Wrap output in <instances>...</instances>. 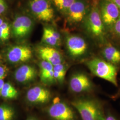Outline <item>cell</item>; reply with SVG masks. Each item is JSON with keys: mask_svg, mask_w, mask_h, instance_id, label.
Wrapping results in <instances>:
<instances>
[{"mask_svg": "<svg viewBox=\"0 0 120 120\" xmlns=\"http://www.w3.org/2000/svg\"><path fill=\"white\" fill-rule=\"evenodd\" d=\"M100 0H91L90 10L82 27L86 35L94 43L98 49L109 40L100 17L99 2Z\"/></svg>", "mask_w": 120, "mask_h": 120, "instance_id": "cell-1", "label": "cell"}, {"mask_svg": "<svg viewBox=\"0 0 120 120\" xmlns=\"http://www.w3.org/2000/svg\"><path fill=\"white\" fill-rule=\"evenodd\" d=\"M71 104L79 113L82 120H105V103L96 95L77 98Z\"/></svg>", "mask_w": 120, "mask_h": 120, "instance_id": "cell-2", "label": "cell"}, {"mask_svg": "<svg viewBox=\"0 0 120 120\" xmlns=\"http://www.w3.org/2000/svg\"><path fill=\"white\" fill-rule=\"evenodd\" d=\"M66 49L69 57L74 60H84V62L96 53L98 48L88 37L79 35L69 34L65 38Z\"/></svg>", "mask_w": 120, "mask_h": 120, "instance_id": "cell-3", "label": "cell"}, {"mask_svg": "<svg viewBox=\"0 0 120 120\" xmlns=\"http://www.w3.org/2000/svg\"><path fill=\"white\" fill-rule=\"evenodd\" d=\"M91 74L111 83L116 87L118 84L117 76L120 68L104 60L97 54L84 62Z\"/></svg>", "mask_w": 120, "mask_h": 120, "instance_id": "cell-4", "label": "cell"}, {"mask_svg": "<svg viewBox=\"0 0 120 120\" xmlns=\"http://www.w3.org/2000/svg\"><path fill=\"white\" fill-rule=\"evenodd\" d=\"M69 90L77 94L96 95L99 87L93 82L90 76L85 72L78 71L73 73L69 81Z\"/></svg>", "mask_w": 120, "mask_h": 120, "instance_id": "cell-5", "label": "cell"}, {"mask_svg": "<svg viewBox=\"0 0 120 120\" xmlns=\"http://www.w3.org/2000/svg\"><path fill=\"white\" fill-rule=\"evenodd\" d=\"M90 7L91 2L86 0H75L65 15L68 23L71 26H82Z\"/></svg>", "mask_w": 120, "mask_h": 120, "instance_id": "cell-6", "label": "cell"}, {"mask_svg": "<svg viewBox=\"0 0 120 120\" xmlns=\"http://www.w3.org/2000/svg\"><path fill=\"white\" fill-rule=\"evenodd\" d=\"M99 9L100 17L109 36L120 16V10L116 4L109 0H100Z\"/></svg>", "mask_w": 120, "mask_h": 120, "instance_id": "cell-7", "label": "cell"}, {"mask_svg": "<svg viewBox=\"0 0 120 120\" xmlns=\"http://www.w3.org/2000/svg\"><path fill=\"white\" fill-rule=\"evenodd\" d=\"M49 116L55 120H76V116L73 108L68 104L56 98L48 109Z\"/></svg>", "mask_w": 120, "mask_h": 120, "instance_id": "cell-8", "label": "cell"}, {"mask_svg": "<svg viewBox=\"0 0 120 120\" xmlns=\"http://www.w3.org/2000/svg\"><path fill=\"white\" fill-rule=\"evenodd\" d=\"M29 6L31 12L39 21L50 22L54 17V10L49 0H30Z\"/></svg>", "mask_w": 120, "mask_h": 120, "instance_id": "cell-9", "label": "cell"}, {"mask_svg": "<svg viewBox=\"0 0 120 120\" xmlns=\"http://www.w3.org/2000/svg\"><path fill=\"white\" fill-rule=\"evenodd\" d=\"M104 60L120 69V45L109 40L101 47L98 53Z\"/></svg>", "mask_w": 120, "mask_h": 120, "instance_id": "cell-10", "label": "cell"}, {"mask_svg": "<svg viewBox=\"0 0 120 120\" xmlns=\"http://www.w3.org/2000/svg\"><path fill=\"white\" fill-rule=\"evenodd\" d=\"M34 22L30 17L21 15L16 17L13 22L12 33L16 38H25L32 30Z\"/></svg>", "mask_w": 120, "mask_h": 120, "instance_id": "cell-11", "label": "cell"}, {"mask_svg": "<svg viewBox=\"0 0 120 120\" xmlns=\"http://www.w3.org/2000/svg\"><path fill=\"white\" fill-rule=\"evenodd\" d=\"M33 56L32 51L30 47L24 45H15L10 48L7 52L6 57L12 63L25 62L30 60Z\"/></svg>", "mask_w": 120, "mask_h": 120, "instance_id": "cell-12", "label": "cell"}, {"mask_svg": "<svg viewBox=\"0 0 120 120\" xmlns=\"http://www.w3.org/2000/svg\"><path fill=\"white\" fill-rule=\"evenodd\" d=\"M50 92L41 86H36L28 91L26 98L29 102L32 104H41L47 103L50 99Z\"/></svg>", "mask_w": 120, "mask_h": 120, "instance_id": "cell-13", "label": "cell"}, {"mask_svg": "<svg viewBox=\"0 0 120 120\" xmlns=\"http://www.w3.org/2000/svg\"><path fill=\"white\" fill-rule=\"evenodd\" d=\"M38 53L42 60L47 61L53 66L64 62L63 56L56 49L49 46L38 48Z\"/></svg>", "mask_w": 120, "mask_h": 120, "instance_id": "cell-14", "label": "cell"}, {"mask_svg": "<svg viewBox=\"0 0 120 120\" xmlns=\"http://www.w3.org/2000/svg\"><path fill=\"white\" fill-rule=\"evenodd\" d=\"M37 76L34 67L29 64H24L19 67L14 73V78L17 82L27 83L34 80Z\"/></svg>", "mask_w": 120, "mask_h": 120, "instance_id": "cell-15", "label": "cell"}, {"mask_svg": "<svg viewBox=\"0 0 120 120\" xmlns=\"http://www.w3.org/2000/svg\"><path fill=\"white\" fill-rule=\"evenodd\" d=\"M40 78L44 84H51L55 80L53 66L47 61L42 60L40 63Z\"/></svg>", "mask_w": 120, "mask_h": 120, "instance_id": "cell-16", "label": "cell"}, {"mask_svg": "<svg viewBox=\"0 0 120 120\" xmlns=\"http://www.w3.org/2000/svg\"><path fill=\"white\" fill-rule=\"evenodd\" d=\"M69 68V65L64 62L53 66V75L55 80L62 84Z\"/></svg>", "mask_w": 120, "mask_h": 120, "instance_id": "cell-17", "label": "cell"}, {"mask_svg": "<svg viewBox=\"0 0 120 120\" xmlns=\"http://www.w3.org/2000/svg\"><path fill=\"white\" fill-rule=\"evenodd\" d=\"M18 93L16 88L9 83H4L1 93V96L9 99L16 98Z\"/></svg>", "mask_w": 120, "mask_h": 120, "instance_id": "cell-18", "label": "cell"}, {"mask_svg": "<svg viewBox=\"0 0 120 120\" xmlns=\"http://www.w3.org/2000/svg\"><path fill=\"white\" fill-rule=\"evenodd\" d=\"M109 38L113 43L120 45V16L109 34Z\"/></svg>", "mask_w": 120, "mask_h": 120, "instance_id": "cell-19", "label": "cell"}, {"mask_svg": "<svg viewBox=\"0 0 120 120\" xmlns=\"http://www.w3.org/2000/svg\"><path fill=\"white\" fill-rule=\"evenodd\" d=\"M42 41L48 46L51 47H58L61 45V42L55 38L49 32L47 27H44L43 29Z\"/></svg>", "mask_w": 120, "mask_h": 120, "instance_id": "cell-20", "label": "cell"}, {"mask_svg": "<svg viewBox=\"0 0 120 120\" xmlns=\"http://www.w3.org/2000/svg\"><path fill=\"white\" fill-rule=\"evenodd\" d=\"M15 115L14 109L6 104L0 105V120H13Z\"/></svg>", "mask_w": 120, "mask_h": 120, "instance_id": "cell-21", "label": "cell"}, {"mask_svg": "<svg viewBox=\"0 0 120 120\" xmlns=\"http://www.w3.org/2000/svg\"><path fill=\"white\" fill-rule=\"evenodd\" d=\"M52 3L62 14L65 15L75 0H51Z\"/></svg>", "mask_w": 120, "mask_h": 120, "instance_id": "cell-22", "label": "cell"}, {"mask_svg": "<svg viewBox=\"0 0 120 120\" xmlns=\"http://www.w3.org/2000/svg\"><path fill=\"white\" fill-rule=\"evenodd\" d=\"M105 120H120L116 113L110 107H105Z\"/></svg>", "mask_w": 120, "mask_h": 120, "instance_id": "cell-23", "label": "cell"}, {"mask_svg": "<svg viewBox=\"0 0 120 120\" xmlns=\"http://www.w3.org/2000/svg\"><path fill=\"white\" fill-rule=\"evenodd\" d=\"M48 30H49V32L57 40H58L59 41L61 42V37L60 35V34L54 29L52 28L51 27H47Z\"/></svg>", "mask_w": 120, "mask_h": 120, "instance_id": "cell-24", "label": "cell"}, {"mask_svg": "<svg viewBox=\"0 0 120 120\" xmlns=\"http://www.w3.org/2000/svg\"><path fill=\"white\" fill-rule=\"evenodd\" d=\"M8 69L6 66L0 65V80L4 79L7 75Z\"/></svg>", "mask_w": 120, "mask_h": 120, "instance_id": "cell-25", "label": "cell"}, {"mask_svg": "<svg viewBox=\"0 0 120 120\" xmlns=\"http://www.w3.org/2000/svg\"><path fill=\"white\" fill-rule=\"evenodd\" d=\"M7 9V5L4 0H0V14H2Z\"/></svg>", "mask_w": 120, "mask_h": 120, "instance_id": "cell-26", "label": "cell"}, {"mask_svg": "<svg viewBox=\"0 0 120 120\" xmlns=\"http://www.w3.org/2000/svg\"><path fill=\"white\" fill-rule=\"evenodd\" d=\"M0 27L2 28V29L4 30V32L7 34L9 36L10 34V26L9 25V24L6 23L4 22L3 24L0 26Z\"/></svg>", "mask_w": 120, "mask_h": 120, "instance_id": "cell-27", "label": "cell"}, {"mask_svg": "<svg viewBox=\"0 0 120 120\" xmlns=\"http://www.w3.org/2000/svg\"><path fill=\"white\" fill-rule=\"evenodd\" d=\"M9 35L7 34L0 26V40L5 41L9 38Z\"/></svg>", "mask_w": 120, "mask_h": 120, "instance_id": "cell-28", "label": "cell"}, {"mask_svg": "<svg viewBox=\"0 0 120 120\" xmlns=\"http://www.w3.org/2000/svg\"><path fill=\"white\" fill-rule=\"evenodd\" d=\"M120 98V86L115 94L111 96L110 98L113 101H116Z\"/></svg>", "mask_w": 120, "mask_h": 120, "instance_id": "cell-29", "label": "cell"}, {"mask_svg": "<svg viewBox=\"0 0 120 120\" xmlns=\"http://www.w3.org/2000/svg\"><path fill=\"white\" fill-rule=\"evenodd\" d=\"M109 0L111 1L116 4L120 10V0Z\"/></svg>", "mask_w": 120, "mask_h": 120, "instance_id": "cell-30", "label": "cell"}, {"mask_svg": "<svg viewBox=\"0 0 120 120\" xmlns=\"http://www.w3.org/2000/svg\"><path fill=\"white\" fill-rule=\"evenodd\" d=\"M4 82L3 79H0V96H1V93L2 89L3 88V87L4 85Z\"/></svg>", "mask_w": 120, "mask_h": 120, "instance_id": "cell-31", "label": "cell"}, {"mask_svg": "<svg viewBox=\"0 0 120 120\" xmlns=\"http://www.w3.org/2000/svg\"><path fill=\"white\" fill-rule=\"evenodd\" d=\"M26 120H38L37 119H36V118H35L34 117H29V118H28Z\"/></svg>", "mask_w": 120, "mask_h": 120, "instance_id": "cell-32", "label": "cell"}, {"mask_svg": "<svg viewBox=\"0 0 120 120\" xmlns=\"http://www.w3.org/2000/svg\"><path fill=\"white\" fill-rule=\"evenodd\" d=\"M4 22H3V20L1 19V18H0V26H1V25L3 24V23Z\"/></svg>", "mask_w": 120, "mask_h": 120, "instance_id": "cell-33", "label": "cell"}]
</instances>
